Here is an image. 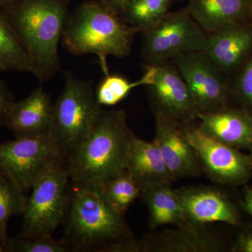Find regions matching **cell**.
I'll list each match as a JSON object with an SVG mask.
<instances>
[{
	"label": "cell",
	"mask_w": 252,
	"mask_h": 252,
	"mask_svg": "<svg viewBox=\"0 0 252 252\" xmlns=\"http://www.w3.org/2000/svg\"><path fill=\"white\" fill-rule=\"evenodd\" d=\"M1 12L41 82L59 72V46L69 15V0H12Z\"/></svg>",
	"instance_id": "obj_1"
},
{
	"label": "cell",
	"mask_w": 252,
	"mask_h": 252,
	"mask_svg": "<svg viewBox=\"0 0 252 252\" xmlns=\"http://www.w3.org/2000/svg\"><path fill=\"white\" fill-rule=\"evenodd\" d=\"M63 240L69 252H106L132 238L122 214L104 196L102 186L70 181Z\"/></svg>",
	"instance_id": "obj_2"
},
{
	"label": "cell",
	"mask_w": 252,
	"mask_h": 252,
	"mask_svg": "<svg viewBox=\"0 0 252 252\" xmlns=\"http://www.w3.org/2000/svg\"><path fill=\"white\" fill-rule=\"evenodd\" d=\"M134 136L125 111L102 110L90 133L66 160L70 181L102 186L124 171Z\"/></svg>",
	"instance_id": "obj_3"
},
{
	"label": "cell",
	"mask_w": 252,
	"mask_h": 252,
	"mask_svg": "<svg viewBox=\"0 0 252 252\" xmlns=\"http://www.w3.org/2000/svg\"><path fill=\"white\" fill-rule=\"evenodd\" d=\"M136 33L135 28L100 1H88L69 13L61 43L73 55H96L106 75L109 74L107 57L128 56Z\"/></svg>",
	"instance_id": "obj_4"
},
{
	"label": "cell",
	"mask_w": 252,
	"mask_h": 252,
	"mask_svg": "<svg viewBox=\"0 0 252 252\" xmlns=\"http://www.w3.org/2000/svg\"><path fill=\"white\" fill-rule=\"evenodd\" d=\"M102 112L92 84L64 73V89L53 105L51 135L66 160L90 133Z\"/></svg>",
	"instance_id": "obj_5"
},
{
	"label": "cell",
	"mask_w": 252,
	"mask_h": 252,
	"mask_svg": "<svg viewBox=\"0 0 252 252\" xmlns=\"http://www.w3.org/2000/svg\"><path fill=\"white\" fill-rule=\"evenodd\" d=\"M64 161L59 162L38 181L31 189V195L26 197L19 236L52 235L64 223L69 205L70 184Z\"/></svg>",
	"instance_id": "obj_6"
},
{
	"label": "cell",
	"mask_w": 252,
	"mask_h": 252,
	"mask_svg": "<svg viewBox=\"0 0 252 252\" xmlns=\"http://www.w3.org/2000/svg\"><path fill=\"white\" fill-rule=\"evenodd\" d=\"M66 161L51 135L23 137L0 143V172L23 192L59 162Z\"/></svg>",
	"instance_id": "obj_7"
},
{
	"label": "cell",
	"mask_w": 252,
	"mask_h": 252,
	"mask_svg": "<svg viewBox=\"0 0 252 252\" xmlns=\"http://www.w3.org/2000/svg\"><path fill=\"white\" fill-rule=\"evenodd\" d=\"M142 34V56L147 65L167 63L182 54L204 51L206 47L205 31L187 8L168 12Z\"/></svg>",
	"instance_id": "obj_8"
},
{
	"label": "cell",
	"mask_w": 252,
	"mask_h": 252,
	"mask_svg": "<svg viewBox=\"0 0 252 252\" xmlns=\"http://www.w3.org/2000/svg\"><path fill=\"white\" fill-rule=\"evenodd\" d=\"M182 130L194 150L202 170L214 182L223 185H244L252 176V157L209 137L198 127L182 126Z\"/></svg>",
	"instance_id": "obj_9"
},
{
	"label": "cell",
	"mask_w": 252,
	"mask_h": 252,
	"mask_svg": "<svg viewBox=\"0 0 252 252\" xmlns=\"http://www.w3.org/2000/svg\"><path fill=\"white\" fill-rule=\"evenodd\" d=\"M174 62L200 112L226 107L228 92L220 69L204 51L181 55Z\"/></svg>",
	"instance_id": "obj_10"
},
{
	"label": "cell",
	"mask_w": 252,
	"mask_h": 252,
	"mask_svg": "<svg viewBox=\"0 0 252 252\" xmlns=\"http://www.w3.org/2000/svg\"><path fill=\"white\" fill-rule=\"evenodd\" d=\"M152 84L147 86L156 112L170 118L181 126L198 119L200 111L177 67L166 63L156 65Z\"/></svg>",
	"instance_id": "obj_11"
},
{
	"label": "cell",
	"mask_w": 252,
	"mask_h": 252,
	"mask_svg": "<svg viewBox=\"0 0 252 252\" xmlns=\"http://www.w3.org/2000/svg\"><path fill=\"white\" fill-rule=\"evenodd\" d=\"M154 141L175 180L202 175L198 157L178 123L156 112Z\"/></svg>",
	"instance_id": "obj_12"
},
{
	"label": "cell",
	"mask_w": 252,
	"mask_h": 252,
	"mask_svg": "<svg viewBox=\"0 0 252 252\" xmlns=\"http://www.w3.org/2000/svg\"><path fill=\"white\" fill-rule=\"evenodd\" d=\"M177 191L183 204L186 224L205 225L212 222L240 224L238 209L220 190L196 186L177 189Z\"/></svg>",
	"instance_id": "obj_13"
},
{
	"label": "cell",
	"mask_w": 252,
	"mask_h": 252,
	"mask_svg": "<svg viewBox=\"0 0 252 252\" xmlns=\"http://www.w3.org/2000/svg\"><path fill=\"white\" fill-rule=\"evenodd\" d=\"M137 245L138 252H219L225 249L213 232L204 225L190 224L150 233L137 240Z\"/></svg>",
	"instance_id": "obj_14"
},
{
	"label": "cell",
	"mask_w": 252,
	"mask_h": 252,
	"mask_svg": "<svg viewBox=\"0 0 252 252\" xmlns=\"http://www.w3.org/2000/svg\"><path fill=\"white\" fill-rule=\"evenodd\" d=\"M51 96L42 86L11 104L4 125L16 138L51 135L53 122Z\"/></svg>",
	"instance_id": "obj_15"
},
{
	"label": "cell",
	"mask_w": 252,
	"mask_h": 252,
	"mask_svg": "<svg viewBox=\"0 0 252 252\" xmlns=\"http://www.w3.org/2000/svg\"><path fill=\"white\" fill-rule=\"evenodd\" d=\"M198 128L205 135L230 147L252 151V114L225 107L200 113Z\"/></svg>",
	"instance_id": "obj_16"
},
{
	"label": "cell",
	"mask_w": 252,
	"mask_h": 252,
	"mask_svg": "<svg viewBox=\"0 0 252 252\" xmlns=\"http://www.w3.org/2000/svg\"><path fill=\"white\" fill-rule=\"evenodd\" d=\"M127 169L141 190L158 186L170 185L175 181L165 165L157 144L134 136Z\"/></svg>",
	"instance_id": "obj_17"
},
{
	"label": "cell",
	"mask_w": 252,
	"mask_h": 252,
	"mask_svg": "<svg viewBox=\"0 0 252 252\" xmlns=\"http://www.w3.org/2000/svg\"><path fill=\"white\" fill-rule=\"evenodd\" d=\"M252 46V32L238 23L210 33L204 52L219 69H230L240 63Z\"/></svg>",
	"instance_id": "obj_18"
},
{
	"label": "cell",
	"mask_w": 252,
	"mask_h": 252,
	"mask_svg": "<svg viewBox=\"0 0 252 252\" xmlns=\"http://www.w3.org/2000/svg\"><path fill=\"white\" fill-rule=\"evenodd\" d=\"M250 0H189L187 9L204 31L211 33L238 24L250 13Z\"/></svg>",
	"instance_id": "obj_19"
},
{
	"label": "cell",
	"mask_w": 252,
	"mask_h": 252,
	"mask_svg": "<svg viewBox=\"0 0 252 252\" xmlns=\"http://www.w3.org/2000/svg\"><path fill=\"white\" fill-rule=\"evenodd\" d=\"M149 212L151 229L165 225L186 224L185 210L177 189L170 185L158 186L141 193Z\"/></svg>",
	"instance_id": "obj_20"
},
{
	"label": "cell",
	"mask_w": 252,
	"mask_h": 252,
	"mask_svg": "<svg viewBox=\"0 0 252 252\" xmlns=\"http://www.w3.org/2000/svg\"><path fill=\"white\" fill-rule=\"evenodd\" d=\"M156 69V65H147L144 75L138 80L132 82L118 74H106L96 89L95 97L97 102L101 106L116 105L125 99L135 88L152 84Z\"/></svg>",
	"instance_id": "obj_21"
},
{
	"label": "cell",
	"mask_w": 252,
	"mask_h": 252,
	"mask_svg": "<svg viewBox=\"0 0 252 252\" xmlns=\"http://www.w3.org/2000/svg\"><path fill=\"white\" fill-rule=\"evenodd\" d=\"M31 72L26 51L0 10V72Z\"/></svg>",
	"instance_id": "obj_22"
},
{
	"label": "cell",
	"mask_w": 252,
	"mask_h": 252,
	"mask_svg": "<svg viewBox=\"0 0 252 252\" xmlns=\"http://www.w3.org/2000/svg\"><path fill=\"white\" fill-rule=\"evenodd\" d=\"M171 4L172 0H132L122 18L142 32L166 16Z\"/></svg>",
	"instance_id": "obj_23"
},
{
	"label": "cell",
	"mask_w": 252,
	"mask_h": 252,
	"mask_svg": "<svg viewBox=\"0 0 252 252\" xmlns=\"http://www.w3.org/2000/svg\"><path fill=\"white\" fill-rule=\"evenodd\" d=\"M26 195L0 172V242L5 252L9 241L7 225L11 217L22 215Z\"/></svg>",
	"instance_id": "obj_24"
},
{
	"label": "cell",
	"mask_w": 252,
	"mask_h": 252,
	"mask_svg": "<svg viewBox=\"0 0 252 252\" xmlns=\"http://www.w3.org/2000/svg\"><path fill=\"white\" fill-rule=\"evenodd\" d=\"M106 199L114 210L124 215L141 195V190L127 169L102 186Z\"/></svg>",
	"instance_id": "obj_25"
},
{
	"label": "cell",
	"mask_w": 252,
	"mask_h": 252,
	"mask_svg": "<svg viewBox=\"0 0 252 252\" xmlns=\"http://www.w3.org/2000/svg\"><path fill=\"white\" fill-rule=\"evenodd\" d=\"M7 252H69L63 239L56 240L52 235L23 238L18 235L10 238Z\"/></svg>",
	"instance_id": "obj_26"
},
{
	"label": "cell",
	"mask_w": 252,
	"mask_h": 252,
	"mask_svg": "<svg viewBox=\"0 0 252 252\" xmlns=\"http://www.w3.org/2000/svg\"><path fill=\"white\" fill-rule=\"evenodd\" d=\"M238 92L245 104L252 109V57L239 79Z\"/></svg>",
	"instance_id": "obj_27"
},
{
	"label": "cell",
	"mask_w": 252,
	"mask_h": 252,
	"mask_svg": "<svg viewBox=\"0 0 252 252\" xmlns=\"http://www.w3.org/2000/svg\"><path fill=\"white\" fill-rule=\"evenodd\" d=\"M14 102L12 93L4 81L0 79V126L4 125L6 115L11 104Z\"/></svg>",
	"instance_id": "obj_28"
},
{
	"label": "cell",
	"mask_w": 252,
	"mask_h": 252,
	"mask_svg": "<svg viewBox=\"0 0 252 252\" xmlns=\"http://www.w3.org/2000/svg\"><path fill=\"white\" fill-rule=\"evenodd\" d=\"M233 252H252V225L240 231L232 248Z\"/></svg>",
	"instance_id": "obj_29"
},
{
	"label": "cell",
	"mask_w": 252,
	"mask_h": 252,
	"mask_svg": "<svg viewBox=\"0 0 252 252\" xmlns=\"http://www.w3.org/2000/svg\"><path fill=\"white\" fill-rule=\"evenodd\" d=\"M99 1L122 17L132 0H99Z\"/></svg>",
	"instance_id": "obj_30"
},
{
	"label": "cell",
	"mask_w": 252,
	"mask_h": 252,
	"mask_svg": "<svg viewBox=\"0 0 252 252\" xmlns=\"http://www.w3.org/2000/svg\"><path fill=\"white\" fill-rule=\"evenodd\" d=\"M243 207L245 211L248 212L252 217V187H246Z\"/></svg>",
	"instance_id": "obj_31"
},
{
	"label": "cell",
	"mask_w": 252,
	"mask_h": 252,
	"mask_svg": "<svg viewBox=\"0 0 252 252\" xmlns=\"http://www.w3.org/2000/svg\"><path fill=\"white\" fill-rule=\"evenodd\" d=\"M11 1H12V0H0V10L1 9V8H2L3 6L7 4L8 3H9Z\"/></svg>",
	"instance_id": "obj_32"
},
{
	"label": "cell",
	"mask_w": 252,
	"mask_h": 252,
	"mask_svg": "<svg viewBox=\"0 0 252 252\" xmlns=\"http://www.w3.org/2000/svg\"><path fill=\"white\" fill-rule=\"evenodd\" d=\"M249 15H250L252 20V0H250V13H249Z\"/></svg>",
	"instance_id": "obj_33"
},
{
	"label": "cell",
	"mask_w": 252,
	"mask_h": 252,
	"mask_svg": "<svg viewBox=\"0 0 252 252\" xmlns=\"http://www.w3.org/2000/svg\"><path fill=\"white\" fill-rule=\"evenodd\" d=\"M5 252L4 247H3L2 244L0 242V252Z\"/></svg>",
	"instance_id": "obj_34"
},
{
	"label": "cell",
	"mask_w": 252,
	"mask_h": 252,
	"mask_svg": "<svg viewBox=\"0 0 252 252\" xmlns=\"http://www.w3.org/2000/svg\"><path fill=\"white\" fill-rule=\"evenodd\" d=\"M252 157V154H251Z\"/></svg>",
	"instance_id": "obj_35"
}]
</instances>
